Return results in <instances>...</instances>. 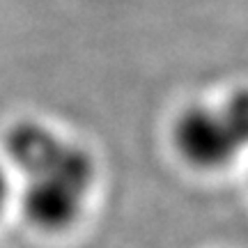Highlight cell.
<instances>
[{"instance_id": "3", "label": "cell", "mask_w": 248, "mask_h": 248, "mask_svg": "<svg viewBox=\"0 0 248 248\" xmlns=\"http://www.w3.org/2000/svg\"><path fill=\"white\" fill-rule=\"evenodd\" d=\"M9 198H12V182H9L7 170L0 166V216H2V212H5Z\"/></svg>"}, {"instance_id": "1", "label": "cell", "mask_w": 248, "mask_h": 248, "mask_svg": "<svg viewBox=\"0 0 248 248\" xmlns=\"http://www.w3.org/2000/svg\"><path fill=\"white\" fill-rule=\"evenodd\" d=\"M7 156L23 177L21 209L39 232H67L88 212L94 159L74 140L39 122H18L7 133Z\"/></svg>"}, {"instance_id": "2", "label": "cell", "mask_w": 248, "mask_h": 248, "mask_svg": "<svg viewBox=\"0 0 248 248\" xmlns=\"http://www.w3.org/2000/svg\"><path fill=\"white\" fill-rule=\"evenodd\" d=\"M172 145L191 168L218 170L248 147V129L228 99L218 106H188L172 124Z\"/></svg>"}]
</instances>
